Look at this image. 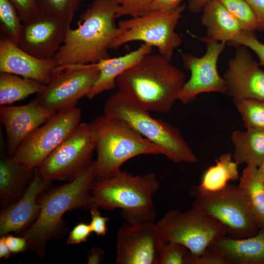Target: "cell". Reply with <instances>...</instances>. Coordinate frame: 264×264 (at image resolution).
Wrapping results in <instances>:
<instances>
[{
    "label": "cell",
    "mask_w": 264,
    "mask_h": 264,
    "mask_svg": "<svg viewBox=\"0 0 264 264\" xmlns=\"http://www.w3.org/2000/svg\"><path fill=\"white\" fill-rule=\"evenodd\" d=\"M184 73L158 53L148 54L115 80L118 89L149 111L169 112L185 84Z\"/></svg>",
    "instance_id": "1"
},
{
    "label": "cell",
    "mask_w": 264,
    "mask_h": 264,
    "mask_svg": "<svg viewBox=\"0 0 264 264\" xmlns=\"http://www.w3.org/2000/svg\"><path fill=\"white\" fill-rule=\"evenodd\" d=\"M119 8L112 0H93L80 16L77 27L69 29L54 56L57 71L110 57L108 50L116 34Z\"/></svg>",
    "instance_id": "2"
},
{
    "label": "cell",
    "mask_w": 264,
    "mask_h": 264,
    "mask_svg": "<svg viewBox=\"0 0 264 264\" xmlns=\"http://www.w3.org/2000/svg\"><path fill=\"white\" fill-rule=\"evenodd\" d=\"M95 180L93 161L74 180L47 189L39 196L37 201L40 213L22 235L27 242L28 249L42 258L47 242L62 232L63 215L71 210L92 207L91 190Z\"/></svg>",
    "instance_id": "3"
},
{
    "label": "cell",
    "mask_w": 264,
    "mask_h": 264,
    "mask_svg": "<svg viewBox=\"0 0 264 264\" xmlns=\"http://www.w3.org/2000/svg\"><path fill=\"white\" fill-rule=\"evenodd\" d=\"M159 186L154 174L133 175L120 171L109 178L95 179L91 190L92 207L120 208L126 222L130 224L153 221L156 216L153 196Z\"/></svg>",
    "instance_id": "4"
},
{
    "label": "cell",
    "mask_w": 264,
    "mask_h": 264,
    "mask_svg": "<svg viewBox=\"0 0 264 264\" xmlns=\"http://www.w3.org/2000/svg\"><path fill=\"white\" fill-rule=\"evenodd\" d=\"M124 92L118 90L104 107V115L120 121L157 145L161 154L176 162L194 163L197 157L179 131L166 121L153 117Z\"/></svg>",
    "instance_id": "5"
},
{
    "label": "cell",
    "mask_w": 264,
    "mask_h": 264,
    "mask_svg": "<svg viewBox=\"0 0 264 264\" xmlns=\"http://www.w3.org/2000/svg\"><path fill=\"white\" fill-rule=\"evenodd\" d=\"M89 124L97 155L94 161L97 180L113 176L125 162L134 157L161 154L157 145L120 121L103 115Z\"/></svg>",
    "instance_id": "6"
},
{
    "label": "cell",
    "mask_w": 264,
    "mask_h": 264,
    "mask_svg": "<svg viewBox=\"0 0 264 264\" xmlns=\"http://www.w3.org/2000/svg\"><path fill=\"white\" fill-rule=\"evenodd\" d=\"M186 7L183 4L171 11L151 10L142 16L119 21L109 49L142 41L156 47L159 54L171 60L174 49L182 42L175 29Z\"/></svg>",
    "instance_id": "7"
},
{
    "label": "cell",
    "mask_w": 264,
    "mask_h": 264,
    "mask_svg": "<svg viewBox=\"0 0 264 264\" xmlns=\"http://www.w3.org/2000/svg\"><path fill=\"white\" fill-rule=\"evenodd\" d=\"M155 224L163 242L179 243L196 256L227 236L220 223L194 206L185 212L170 211Z\"/></svg>",
    "instance_id": "8"
},
{
    "label": "cell",
    "mask_w": 264,
    "mask_h": 264,
    "mask_svg": "<svg viewBox=\"0 0 264 264\" xmlns=\"http://www.w3.org/2000/svg\"><path fill=\"white\" fill-rule=\"evenodd\" d=\"M195 207L220 223L227 236L243 238L259 230L250 212L245 197L239 186L228 184L223 189L208 194L191 192Z\"/></svg>",
    "instance_id": "9"
},
{
    "label": "cell",
    "mask_w": 264,
    "mask_h": 264,
    "mask_svg": "<svg viewBox=\"0 0 264 264\" xmlns=\"http://www.w3.org/2000/svg\"><path fill=\"white\" fill-rule=\"evenodd\" d=\"M94 134L90 124L80 123L39 167L42 176L52 180L72 181L93 162Z\"/></svg>",
    "instance_id": "10"
},
{
    "label": "cell",
    "mask_w": 264,
    "mask_h": 264,
    "mask_svg": "<svg viewBox=\"0 0 264 264\" xmlns=\"http://www.w3.org/2000/svg\"><path fill=\"white\" fill-rule=\"evenodd\" d=\"M81 117V110L76 106L56 112L26 137L11 157L31 168L39 167L73 132Z\"/></svg>",
    "instance_id": "11"
},
{
    "label": "cell",
    "mask_w": 264,
    "mask_h": 264,
    "mask_svg": "<svg viewBox=\"0 0 264 264\" xmlns=\"http://www.w3.org/2000/svg\"><path fill=\"white\" fill-rule=\"evenodd\" d=\"M99 73L95 64L73 66L57 71L35 99L55 112L76 106L80 99L87 96Z\"/></svg>",
    "instance_id": "12"
},
{
    "label": "cell",
    "mask_w": 264,
    "mask_h": 264,
    "mask_svg": "<svg viewBox=\"0 0 264 264\" xmlns=\"http://www.w3.org/2000/svg\"><path fill=\"white\" fill-rule=\"evenodd\" d=\"M205 43L206 51L203 56L181 52L184 68L191 76L180 92L178 100L184 104L193 101L201 93L218 92L226 93L227 87L223 78L219 74L217 62L225 43L212 40L207 37H198Z\"/></svg>",
    "instance_id": "13"
},
{
    "label": "cell",
    "mask_w": 264,
    "mask_h": 264,
    "mask_svg": "<svg viewBox=\"0 0 264 264\" xmlns=\"http://www.w3.org/2000/svg\"><path fill=\"white\" fill-rule=\"evenodd\" d=\"M117 264H159L163 242L154 221L123 223L116 237Z\"/></svg>",
    "instance_id": "14"
},
{
    "label": "cell",
    "mask_w": 264,
    "mask_h": 264,
    "mask_svg": "<svg viewBox=\"0 0 264 264\" xmlns=\"http://www.w3.org/2000/svg\"><path fill=\"white\" fill-rule=\"evenodd\" d=\"M70 23L39 13L23 23L18 45L40 59L54 58L64 44Z\"/></svg>",
    "instance_id": "15"
},
{
    "label": "cell",
    "mask_w": 264,
    "mask_h": 264,
    "mask_svg": "<svg viewBox=\"0 0 264 264\" xmlns=\"http://www.w3.org/2000/svg\"><path fill=\"white\" fill-rule=\"evenodd\" d=\"M223 78L226 93L233 100L249 98L264 101V71L259 68L245 46H237Z\"/></svg>",
    "instance_id": "16"
},
{
    "label": "cell",
    "mask_w": 264,
    "mask_h": 264,
    "mask_svg": "<svg viewBox=\"0 0 264 264\" xmlns=\"http://www.w3.org/2000/svg\"><path fill=\"white\" fill-rule=\"evenodd\" d=\"M56 112L41 106L35 99L21 106L2 105L0 118L11 156L21 143Z\"/></svg>",
    "instance_id": "17"
},
{
    "label": "cell",
    "mask_w": 264,
    "mask_h": 264,
    "mask_svg": "<svg viewBox=\"0 0 264 264\" xmlns=\"http://www.w3.org/2000/svg\"><path fill=\"white\" fill-rule=\"evenodd\" d=\"M50 184L51 181L42 176L39 167L35 168L33 176L21 198L1 210L0 237L11 232H20L34 223L41 211L38 198Z\"/></svg>",
    "instance_id": "18"
},
{
    "label": "cell",
    "mask_w": 264,
    "mask_h": 264,
    "mask_svg": "<svg viewBox=\"0 0 264 264\" xmlns=\"http://www.w3.org/2000/svg\"><path fill=\"white\" fill-rule=\"evenodd\" d=\"M54 58H36L21 48L18 44L2 36L0 39V72L48 84L56 72Z\"/></svg>",
    "instance_id": "19"
},
{
    "label": "cell",
    "mask_w": 264,
    "mask_h": 264,
    "mask_svg": "<svg viewBox=\"0 0 264 264\" xmlns=\"http://www.w3.org/2000/svg\"><path fill=\"white\" fill-rule=\"evenodd\" d=\"M211 246L230 264H264V227L248 237L234 238L225 236Z\"/></svg>",
    "instance_id": "20"
},
{
    "label": "cell",
    "mask_w": 264,
    "mask_h": 264,
    "mask_svg": "<svg viewBox=\"0 0 264 264\" xmlns=\"http://www.w3.org/2000/svg\"><path fill=\"white\" fill-rule=\"evenodd\" d=\"M152 51V46L143 43L137 49L124 55L103 59L95 63L99 75L86 97L92 99L104 91L114 88L117 77Z\"/></svg>",
    "instance_id": "21"
},
{
    "label": "cell",
    "mask_w": 264,
    "mask_h": 264,
    "mask_svg": "<svg viewBox=\"0 0 264 264\" xmlns=\"http://www.w3.org/2000/svg\"><path fill=\"white\" fill-rule=\"evenodd\" d=\"M34 170L11 156L0 158V201L2 208L21 198L33 176Z\"/></svg>",
    "instance_id": "22"
},
{
    "label": "cell",
    "mask_w": 264,
    "mask_h": 264,
    "mask_svg": "<svg viewBox=\"0 0 264 264\" xmlns=\"http://www.w3.org/2000/svg\"><path fill=\"white\" fill-rule=\"evenodd\" d=\"M201 22L207 38L220 42H233L242 31L238 21L218 0H210L203 7Z\"/></svg>",
    "instance_id": "23"
},
{
    "label": "cell",
    "mask_w": 264,
    "mask_h": 264,
    "mask_svg": "<svg viewBox=\"0 0 264 264\" xmlns=\"http://www.w3.org/2000/svg\"><path fill=\"white\" fill-rule=\"evenodd\" d=\"M238 164L232 159V154L227 153L221 155L216 164L204 172L199 185L192 191L201 194H208L225 188L230 181L240 178Z\"/></svg>",
    "instance_id": "24"
},
{
    "label": "cell",
    "mask_w": 264,
    "mask_h": 264,
    "mask_svg": "<svg viewBox=\"0 0 264 264\" xmlns=\"http://www.w3.org/2000/svg\"><path fill=\"white\" fill-rule=\"evenodd\" d=\"M234 146V160L239 164L257 167L264 160V129H247L235 131L231 136Z\"/></svg>",
    "instance_id": "25"
},
{
    "label": "cell",
    "mask_w": 264,
    "mask_h": 264,
    "mask_svg": "<svg viewBox=\"0 0 264 264\" xmlns=\"http://www.w3.org/2000/svg\"><path fill=\"white\" fill-rule=\"evenodd\" d=\"M239 180L238 186L245 197L259 229L264 227V180L258 167L247 165Z\"/></svg>",
    "instance_id": "26"
},
{
    "label": "cell",
    "mask_w": 264,
    "mask_h": 264,
    "mask_svg": "<svg viewBox=\"0 0 264 264\" xmlns=\"http://www.w3.org/2000/svg\"><path fill=\"white\" fill-rule=\"evenodd\" d=\"M44 85L37 81L15 74L0 73V105H8L42 91Z\"/></svg>",
    "instance_id": "27"
},
{
    "label": "cell",
    "mask_w": 264,
    "mask_h": 264,
    "mask_svg": "<svg viewBox=\"0 0 264 264\" xmlns=\"http://www.w3.org/2000/svg\"><path fill=\"white\" fill-rule=\"evenodd\" d=\"M233 100L246 129H264V101L249 98Z\"/></svg>",
    "instance_id": "28"
},
{
    "label": "cell",
    "mask_w": 264,
    "mask_h": 264,
    "mask_svg": "<svg viewBox=\"0 0 264 264\" xmlns=\"http://www.w3.org/2000/svg\"><path fill=\"white\" fill-rule=\"evenodd\" d=\"M9 0H0V28L3 36L18 44L23 24Z\"/></svg>",
    "instance_id": "29"
},
{
    "label": "cell",
    "mask_w": 264,
    "mask_h": 264,
    "mask_svg": "<svg viewBox=\"0 0 264 264\" xmlns=\"http://www.w3.org/2000/svg\"><path fill=\"white\" fill-rule=\"evenodd\" d=\"M37 2L39 13L70 23L80 1L79 0H37Z\"/></svg>",
    "instance_id": "30"
},
{
    "label": "cell",
    "mask_w": 264,
    "mask_h": 264,
    "mask_svg": "<svg viewBox=\"0 0 264 264\" xmlns=\"http://www.w3.org/2000/svg\"><path fill=\"white\" fill-rule=\"evenodd\" d=\"M240 23L242 31L254 32L257 28L256 17L245 0H218Z\"/></svg>",
    "instance_id": "31"
},
{
    "label": "cell",
    "mask_w": 264,
    "mask_h": 264,
    "mask_svg": "<svg viewBox=\"0 0 264 264\" xmlns=\"http://www.w3.org/2000/svg\"><path fill=\"white\" fill-rule=\"evenodd\" d=\"M190 251L176 242H162L159 250V264H189Z\"/></svg>",
    "instance_id": "32"
},
{
    "label": "cell",
    "mask_w": 264,
    "mask_h": 264,
    "mask_svg": "<svg viewBox=\"0 0 264 264\" xmlns=\"http://www.w3.org/2000/svg\"><path fill=\"white\" fill-rule=\"evenodd\" d=\"M119 6L116 18L129 16L132 18L139 17L151 10L154 0H112Z\"/></svg>",
    "instance_id": "33"
},
{
    "label": "cell",
    "mask_w": 264,
    "mask_h": 264,
    "mask_svg": "<svg viewBox=\"0 0 264 264\" xmlns=\"http://www.w3.org/2000/svg\"><path fill=\"white\" fill-rule=\"evenodd\" d=\"M229 44L249 48L258 56L260 65L264 66V44L257 39L254 32L242 31L238 37Z\"/></svg>",
    "instance_id": "34"
},
{
    "label": "cell",
    "mask_w": 264,
    "mask_h": 264,
    "mask_svg": "<svg viewBox=\"0 0 264 264\" xmlns=\"http://www.w3.org/2000/svg\"><path fill=\"white\" fill-rule=\"evenodd\" d=\"M189 264H230L228 260L213 246L196 256L191 253Z\"/></svg>",
    "instance_id": "35"
},
{
    "label": "cell",
    "mask_w": 264,
    "mask_h": 264,
    "mask_svg": "<svg viewBox=\"0 0 264 264\" xmlns=\"http://www.w3.org/2000/svg\"><path fill=\"white\" fill-rule=\"evenodd\" d=\"M23 23L39 13L37 0H9Z\"/></svg>",
    "instance_id": "36"
},
{
    "label": "cell",
    "mask_w": 264,
    "mask_h": 264,
    "mask_svg": "<svg viewBox=\"0 0 264 264\" xmlns=\"http://www.w3.org/2000/svg\"><path fill=\"white\" fill-rule=\"evenodd\" d=\"M98 209L95 207L90 208L91 221L89 226L92 232L98 236H104L108 230L107 223L109 219L102 216Z\"/></svg>",
    "instance_id": "37"
},
{
    "label": "cell",
    "mask_w": 264,
    "mask_h": 264,
    "mask_svg": "<svg viewBox=\"0 0 264 264\" xmlns=\"http://www.w3.org/2000/svg\"><path fill=\"white\" fill-rule=\"evenodd\" d=\"M91 232L89 224L80 222L70 232L66 243L77 244L86 242Z\"/></svg>",
    "instance_id": "38"
},
{
    "label": "cell",
    "mask_w": 264,
    "mask_h": 264,
    "mask_svg": "<svg viewBox=\"0 0 264 264\" xmlns=\"http://www.w3.org/2000/svg\"><path fill=\"white\" fill-rule=\"evenodd\" d=\"M4 236L6 243L12 253H21L28 249L27 242L24 237H16L9 234Z\"/></svg>",
    "instance_id": "39"
},
{
    "label": "cell",
    "mask_w": 264,
    "mask_h": 264,
    "mask_svg": "<svg viewBox=\"0 0 264 264\" xmlns=\"http://www.w3.org/2000/svg\"><path fill=\"white\" fill-rule=\"evenodd\" d=\"M253 10L257 19V30L264 32V0H245Z\"/></svg>",
    "instance_id": "40"
},
{
    "label": "cell",
    "mask_w": 264,
    "mask_h": 264,
    "mask_svg": "<svg viewBox=\"0 0 264 264\" xmlns=\"http://www.w3.org/2000/svg\"><path fill=\"white\" fill-rule=\"evenodd\" d=\"M182 0H154L151 10L168 11L177 8Z\"/></svg>",
    "instance_id": "41"
},
{
    "label": "cell",
    "mask_w": 264,
    "mask_h": 264,
    "mask_svg": "<svg viewBox=\"0 0 264 264\" xmlns=\"http://www.w3.org/2000/svg\"><path fill=\"white\" fill-rule=\"evenodd\" d=\"M105 258L104 251L101 248L95 246L88 252L87 261L88 264H99L103 262Z\"/></svg>",
    "instance_id": "42"
},
{
    "label": "cell",
    "mask_w": 264,
    "mask_h": 264,
    "mask_svg": "<svg viewBox=\"0 0 264 264\" xmlns=\"http://www.w3.org/2000/svg\"><path fill=\"white\" fill-rule=\"evenodd\" d=\"M210 0H187V7L193 13L200 12L205 5Z\"/></svg>",
    "instance_id": "43"
},
{
    "label": "cell",
    "mask_w": 264,
    "mask_h": 264,
    "mask_svg": "<svg viewBox=\"0 0 264 264\" xmlns=\"http://www.w3.org/2000/svg\"><path fill=\"white\" fill-rule=\"evenodd\" d=\"M11 253L6 243L4 236L1 237L0 239V258L8 259Z\"/></svg>",
    "instance_id": "44"
},
{
    "label": "cell",
    "mask_w": 264,
    "mask_h": 264,
    "mask_svg": "<svg viewBox=\"0 0 264 264\" xmlns=\"http://www.w3.org/2000/svg\"><path fill=\"white\" fill-rule=\"evenodd\" d=\"M259 172L264 180V160L263 162L258 167Z\"/></svg>",
    "instance_id": "45"
},
{
    "label": "cell",
    "mask_w": 264,
    "mask_h": 264,
    "mask_svg": "<svg viewBox=\"0 0 264 264\" xmlns=\"http://www.w3.org/2000/svg\"><path fill=\"white\" fill-rule=\"evenodd\" d=\"M80 2H81L83 0H79Z\"/></svg>",
    "instance_id": "46"
}]
</instances>
